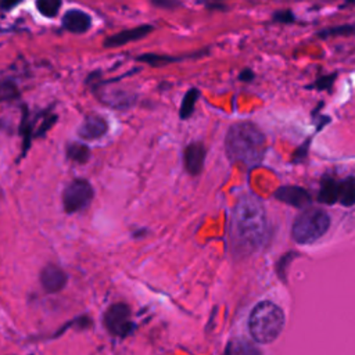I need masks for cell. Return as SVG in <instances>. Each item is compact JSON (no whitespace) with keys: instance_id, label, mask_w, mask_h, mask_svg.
<instances>
[{"instance_id":"3957f363","label":"cell","mask_w":355,"mask_h":355,"mask_svg":"<svg viewBox=\"0 0 355 355\" xmlns=\"http://www.w3.org/2000/svg\"><path fill=\"white\" fill-rule=\"evenodd\" d=\"M284 327L283 311L270 301L257 304L248 318V330L251 337L259 344L273 343Z\"/></svg>"},{"instance_id":"4316f807","label":"cell","mask_w":355,"mask_h":355,"mask_svg":"<svg viewBox=\"0 0 355 355\" xmlns=\"http://www.w3.org/2000/svg\"><path fill=\"white\" fill-rule=\"evenodd\" d=\"M211 1H220V0H211Z\"/></svg>"},{"instance_id":"e0dca14e","label":"cell","mask_w":355,"mask_h":355,"mask_svg":"<svg viewBox=\"0 0 355 355\" xmlns=\"http://www.w3.org/2000/svg\"><path fill=\"white\" fill-rule=\"evenodd\" d=\"M198 97H200V92L196 87H191L190 90L186 92V94H184V97L182 100L180 112H179L182 119H187L189 116H191V114L194 112V105H196Z\"/></svg>"},{"instance_id":"30bf717a","label":"cell","mask_w":355,"mask_h":355,"mask_svg":"<svg viewBox=\"0 0 355 355\" xmlns=\"http://www.w3.org/2000/svg\"><path fill=\"white\" fill-rule=\"evenodd\" d=\"M184 168L190 175H198L202 171L205 159V147L202 143H190L183 153Z\"/></svg>"},{"instance_id":"7402d4cb","label":"cell","mask_w":355,"mask_h":355,"mask_svg":"<svg viewBox=\"0 0 355 355\" xmlns=\"http://www.w3.org/2000/svg\"><path fill=\"white\" fill-rule=\"evenodd\" d=\"M293 252H288V254H286V255H283L282 258H280V261H279V263H277V272H279V276H280V279H286V269L288 268L287 265L290 263V261L293 259Z\"/></svg>"},{"instance_id":"cb8c5ba5","label":"cell","mask_w":355,"mask_h":355,"mask_svg":"<svg viewBox=\"0 0 355 355\" xmlns=\"http://www.w3.org/2000/svg\"><path fill=\"white\" fill-rule=\"evenodd\" d=\"M308 147H309V140H308L306 143H304V144L294 153V161H295V162H298V161H301V159H304V158L306 157V150H308Z\"/></svg>"},{"instance_id":"d6986e66","label":"cell","mask_w":355,"mask_h":355,"mask_svg":"<svg viewBox=\"0 0 355 355\" xmlns=\"http://www.w3.org/2000/svg\"><path fill=\"white\" fill-rule=\"evenodd\" d=\"M19 96L17 86L7 80H0V103L14 100Z\"/></svg>"},{"instance_id":"9c48e42d","label":"cell","mask_w":355,"mask_h":355,"mask_svg":"<svg viewBox=\"0 0 355 355\" xmlns=\"http://www.w3.org/2000/svg\"><path fill=\"white\" fill-rule=\"evenodd\" d=\"M107 130H108L107 121L97 114H90L83 119L82 125L78 129V133L85 140H97L103 137L107 133Z\"/></svg>"},{"instance_id":"7c38bea8","label":"cell","mask_w":355,"mask_h":355,"mask_svg":"<svg viewBox=\"0 0 355 355\" xmlns=\"http://www.w3.org/2000/svg\"><path fill=\"white\" fill-rule=\"evenodd\" d=\"M92 25L90 15L80 10H68L62 17V26L72 33H85Z\"/></svg>"},{"instance_id":"6da1fadb","label":"cell","mask_w":355,"mask_h":355,"mask_svg":"<svg viewBox=\"0 0 355 355\" xmlns=\"http://www.w3.org/2000/svg\"><path fill=\"white\" fill-rule=\"evenodd\" d=\"M266 234V215L259 198L245 194L237 201L230 219V237L239 254L261 247Z\"/></svg>"},{"instance_id":"484cf974","label":"cell","mask_w":355,"mask_h":355,"mask_svg":"<svg viewBox=\"0 0 355 355\" xmlns=\"http://www.w3.org/2000/svg\"><path fill=\"white\" fill-rule=\"evenodd\" d=\"M252 78H254V73H252L250 69H244V71L239 75V79H240V80H244V82H250V80H252Z\"/></svg>"},{"instance_id":"ffe728a7","label":"cell","mask_w":355,"mask_h":355,"mask_svg":"<svg viewBox=\"0 0 355 355\" xmlns=\"http://www.w3.org/2000/svg\"><path fill=\"white\" fill-rule=\"evenodd\" d=\"M139 61L141 62H147L153 67H159V65H164V64H168V62H173V61H178L179 58H173V57H165V55H157V54H143L140 57H137Z\"/></svg>"},{"instance_id":"7a4b0ae2","label":"cell","mask_w":355,"mask_h":355,"mask_svg":"<svg viewBox=\"0 0 355 355\" xmlns=\"http://www.w3.org/2000/svg\"><path fill=\"white\" fill-rule=\"evenodd\" d=\"M225 148L232 161L240 162L247 168H255L263 159L266 139L252 122H237L226 133Z\"/></svg>"},{"instance_id":"4fadbf2b","label":"cell","mask_w":355,"mask_h":355,"mask_svg":"<svg viewBox=\"0 0 355 355\" xmlns=\"http://www.w3.org/2000/svg\"><path fill=\"white\" fill-rule=\"evenodd\" d=\"M337 201L344 207H351L355 204V176H348L338 182Z\"/></svg>"},{"instance_id":"277c9868","label":"cell","mask_w":355,"mask_h":355,"mask_svg":"<svg viewBox=\"0 0 355 355\" xmlns=\"http://www.w3.org/2000/svg\"><path fill=\"white\" fill-rule=\"evenodd\" d=\"M330 227V216L319 208L302 211L294 220L291 236L298 244H311L319 240Z\"/></svg>"},{"instance_id":"5bb4252c","label":"cell","mask_w":355,"mask_h":355,"mask_svg":"<svg viewBox=\"0 0 355 355\" xmlns=\"http://www.w3.org/2000/svg\"><path fill=\"white\" fill-rule=\"evenodd\" d=\"M35 121L36 118H31L29 112L26 110V107H24V114H22V119H21V136H22V151H21V158L25 157L26 151L31 147V141L35 139Z\"/></svg>"},{"instance_id":"8992f818","label":"cell","mask_w":355,"mask_h":355,"mask_svg":"<svg viewBox=\"0 0 355 355\" xmlns=\"http://www.w3.org/2000/svg\"><path fill=\"white\" fill-rule=\"evenodd\" d=\"M103 323L110 334L121 338L132 334L136 327L132 322L130 308L123 302L110 305L103 315Z\"/></svg>"},{"instance_id":"9a60e30c","label":"cell","mask_w":355,"mask_h":355,"mask_svg":"<svg viewBox=\"0 0 355 355\" xmlns=\"http://www.w3.org/2000/svg\"><path fill=\"white\" fill-rule=\"evenodd\" d=\"M337 191H338V182H336L330 176H324L320 183L318 201L331 205V204L337 202Z\"/></svg>"},{"instance_id":"52a82bcc","label":"cell","mask_w":355,"mask_h":355,"mask_svg":"<svg viewBox=\"0 0 355 355\" xmlns=\"http://www.w3.org/2000/svg\"><path fill=\"white\" fill-rule=\"evenodd\" d=\"M39 282H40L42 288L47 294H55V293H60L65 287V284L68 282V276L58 265L49 263L40 270Z\"/></svg>"},{"instance_id":"ba28073f","label":"cell","mask_w":355,"mask_h":355,"mask_svg":"<svg viewBox=\"0 0 355 355\" xmlns=\"http://www.w3.org/2000/svg\"><path fill=\"white\" fill-rule=\"evenodd\" d=\"M273 196L279 201L295 208H305L311 204V194L300 186H282Z\"/></svg>"},{"instance_id":"5b68a950","label":"cell","mask_w":355,"mask_h":355,"mask_svg":"<svg viewBox=\"0 0 355 355\" xmlns=\"http://www.w3.org/2000/svg\"><path fill=\"white\" fill-rule=\"evenodd\" d=\"M94 190L86 179H72L62 191V207L67 214L80 212L87 208L93 200Z\"/></svg>"},{"instance_id":"603a6c76","label":"cell","mask_w":355,"mask_h":355,"mask_svg":"<svg viewBox=\"0 0 355 355\" xmlns=\"http://www.w3.org/2000/svg\"><path fill=\"white\" fill-rule=\"evenodd\" d=\"M333 80H334V75L323 76V78H320L318 82H315V85H313V86H315L316 89H327V87H330V86H331Z\"/></svg>"},{"instance_id":"8fae6325","label":"cell","mask_w":355,"mask_h":355,"mask_svg":"<svg viewBox=\"0 0 355 355\" xmlns=\"http://www.w3.org/2000/svg\"><path fill=\"white\" fill-rule=\"evenodd\" d=\"M153 31L151 25H141V26H136L132 29H126L122 32H118L110 37H107L104 40V46L105 47H118V46H123L126 43L143 39L144 36H147L150 32Z\"/></svg>"},{"instance_id":"ac0fdd59","label":"cell","mask_w":355,"mask_h":355,"mask_svg":"<svg viewBox=\"0 0 355 355\" xmlns=\"http://www.w3.org/2000/svg\"><path fill=\"white\" fill-rule=\"evenodd\" d=\"M36 7L42 15L53 18L60 11L61 0H36Z\"/></svg>"},{"instance_id":"d4e9b609","label":"cell","mask_w":355,"mask_h":355,"mask_svg":"<svg viewBox=\"0 0 355 355\" xmlns=\"http://www.w3.org/2000/svg\"><path fill=\"white\" fill-rule=\"evenodd\" d=\"M21 0H0V7L3 10H11L12 7H15Z\"/></svg>"},{"instance_id":"44dd1931","label":"cell","mask_w":355,"mask_h":355,"mask_svg":"<svg viewBox=\"0 0 355 355\" xmlns=\"http://www.w3.org/2000/svg\"><path fill=\"white\" fill-rule=\"evenodd\" d=\"M227 354H252V352H259L257 348H254L252 345H250L245 341H239V343H230L227 344L226 348Z\"/></svg>"},{"instance_id":"2e32d148","label":"cell","mask_w":355,"mask_h":355,"mask_svg":"<svg viewBox=\"0 0 355 355\" xmlns=\"http://www.w3.org/2000/svg\"><path fill=\"white\" fill-rule=\"evenodd\" d=\"M67 158L76 162V164H85L90 158V148L86 144L82 143H69L65 148Z\"/></svg>"}]
</instances>
